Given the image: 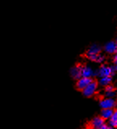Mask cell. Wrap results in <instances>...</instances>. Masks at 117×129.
I'll return each instance as SVG.
<instances>
[{
  "label": "cell",
  "instance_id": "cell-15",
  "mask_svg": "<svg viewBox=\"0 0 117 129\" xmlns=\"http://www.w3.org/2000/svg\"><path fill=\"white\" fill-rule=\"evenodd\" d=\"M113 62H114L115 64H117V53H115L113 56Z\"/></svg>",
  "mask_w": 117,
  "mask_h": 129
},
{
  "label": "cell",
  "instance_id": "cell-20",
  "mask_svg": "<svg viewBox=\"0 0 117 129\" xmlns=\"http://www.w3.org/2000/svg\"><path fill=\"white\" fill-rule=\"evenodd\" d=\"M115 42H117V38H116V40H115Z\"/></svg>",
  "mask_w": 117,
  "mask_h": 129
},
{
  "label": "cell",
  "instance_id": "cell-2",
  "mask_svg": "<svg viewBox=\"0 0 117 129\" xmlns=\"http://www.w3.org/2000/svg\"><path fill=\"white\" fill-rule=\"evenodd\" d=\"M98 82L95 80H91L90 83L82 91V94L86 98H90L96 93L98 89Z\"/></svg>",
  "mask_w": 117,
  "mask_h": 129
},
{
  "label": "cell",
  "instance_id": "cell-5",
  "mask_svg": "<svg viewBox=\"0 0 117 129\" xmlns=\"http://www.w3.org/2000/svg\"><path fill=\"white\" fill-rule=\"evenodd\" d=\"M82 76L92 79L93 76H95V70H94L89 65H82Z\"/></svg>",
  "mask_w": 117,
  "mask_h": 129
},
{
  "label": "cell",
  "instance_id": "cell-11",
  "mask_svg": "<svg viewBox=\"0 0 117 129\" xmlns=\"http://www.w3.org/2000/svg\"><path fill=\"white\" fill-rule=\"evenodd\" d=\"M113 112H114V110L113 109H102L101 117L103 118L104 120L110 119L111 117L113 115Z\"/></svg>",
  "mask_w": 117,
  "mask_h": 129
},
{
  "label": "cell",
  "instance_id": "cell-12",
  "mask_svg": "<svg viewBox=\"0 0 117 129\" xmlns=\"http://www.w3.org/2000/svg\"><path fill=\"white\" fill-rule=\"evenodd\" d=\"M112 80V76H103V77H99V80H98V83L99 85L106 87L108 84H110L111 83Z\"/></svg>",
  "mask_w": 117,
  "mask_h": 129
},
{
  "label": "cell",
  "instance_id": "cell-9",
  "mask_svg": "<svg viewBox=\"0 0 117 129\" xmlns=\"http://www.w3.org/2000/svg\"><path fill=\"white\" fill-rule=\"evenodd\" d=\"M86 58H88L90 61L97 62V63H103L106 60L105 56L102 53L93 54V55H89V56H86Z\"/></svg>",
  "mask_w": 117,
  "mask_h": 129
},
{
  "label": "cell",
  "instance_id": "cell-19",
  "mask_svg": "<svg viewBox=\"0 0 117 129\" xmlns=\"http://www.w3.org/2000/svg\"><path fill=\"white\" fill-rule=\"evenodd\" d=\"M115 92H116V96H117V89L115 90Z\"/></svg>",
  "mask_w": 117,
  "mask_h": 129
},
{
  "label": "cell",
  "instance_id": "cell-4",
  "mask_svg": "<svg viewBox=\"0 0 117 129\" xmlns=\"http://www.w3.org/2000/svg\"><path fill=\"white\" fill-rule=\"evenodd\" d=\"M103 50L108 54H115L117 51V42L115 41H109L104 44Z\"/></svg>",
  "mask_w": 117,
  "mask_h": 129
},
{
  "label": "cell",
  "instance_id": "cell-3",
  "mask_svg": "<svg viewBox=\"0 0 117 129\" xmlns=\"http://www.w3.org/2000/svg\"><path fill=\"white\" fill-rule=\"evenodd\" d=\"M99 106L102 109H114L116 106V101L114 98H104L99 102Z\"/></svg>",
  "mask_w": 117,
  "mask_h": 129
},
{
  "label": "cell",
  "instance_id": "cell-14",
  "mask_svg": "<svg viewBox=\"0 0 117 129\" xmlns=\"http://www.w3.org/2000/svg\"><path fill=\"white\" fill-rule=\"evenodd\" d=\"M104 96L106 98H114L116 96V92L115 91H110V92H104Z\"/></svg>",
  "mask_w": 117,
  "mask_h": 129
},
{
  "label": "cell",
  "instance_id": "cell-13",
  "mask_svg": "<svg viewBox=\"0 0 117 129\" xmlns=\"http://www.w3.org/2000/svg\"><path fill=\"white\" fill-rule=\"evenodd\" d=\"M109 124L112 127H117V108L114 110L112 116L109 119Z\"/></svg>",
  "mask_w": 117,
  "mask_h": 129
},
{
  "label": "cell",
  "instance_id": "cell-17",
  "mask_svg": "<svg viewBox=\"0 0 117 129\" xmlns=\"http://www.w3.org/2000/svg\"><path fill=\"white\" fill-rule=\"evenodd\" d=\"M107 129H114V127H111V126H108Z\"/></svg>",
  "mask_w": 117,
  "mask_h": 129
},
{
  "label": "cell",
  "instance_id": "cell-8",
  "mask_svg": "<svg viewBox=\"0 0 117 129\" xmlns=\"http://www.w3.org/2000/svg\"><path fill=\"white\" fill-rule=\"evenodd\" d=\"M102 50H103V48L98 45V44H92V45L90 46L88 49H87L86 52V56L102 53Z\"/></svg>",
  "mask_w": 117,
  "mask_h": 129
},
{
  "label": "cell",
  "instance_id": "cell-6",
  "mask_svg": "<svg viewBox=\"0 0 117 129\" xmlns=\"http://www.w3.org/2000/svg\"><path fill=\"white\" fill-rule=\"evenodd\" d=\"M92 80L91 78H87V77H80L78 80H77L76 82V88L77 89L82 91L88 84L90 83V81Z\"/></svg>",
  "mask_w": 117,
  "mask_h": 129
},
{
  "label": "cell",
  "instance_id": "cell-21",
  "mask_svg": "<svg viewBox=\"0 0 117 129\" xmlns=\"http://www.w3.org/2000/svg\"><path fill=\"white\" fill-rule=\"evenodd\" d=\"M116 53H117V51H116Z\"/></svg>",
  "mask_w": 117,
  "mask_h": 129
},
{
  "label": "cell",
  "instance_id": "cell-10",
  "mask_svg": "<svg viewBox=\"0 0 117 129\" xmlns=\"http://www.w3.org/2000/svg\"><path fill=\"white\" fill-rule=\"evenodd\" d=\"M105 123L104 119L102 117H95L94 119L91 121L90 125L92 128L94 129H98L100 127H102Z\"/></svg>",
  "mask_w": 117,
  "mask_h": 129
},
{
  "label": "cell",
  "instance_id": "cell-1",
  "mask_svg": "<svg viewBox=\"0 0 117 129\" xmlns=\"http://www.w3.org/2000/svg\"><path fill=\"white\" fill-rule=\"evenodd\" d=\"M115 67H111V66L106 64H102L97 70H95V76H112L115 74Z\"/></svg>",
  "mask_w": 117,
  "mask_h": 129
},
{
  "label": "cell",
  "instance_id": "cell-7",
  "mask_svg": "<svg viewBox=\"0 0 117 129\" xmlns=\"http://www.w3.org/2000/svg\"><path fill=\"white\" fill-rule=\"evenodd\" d=\"M70 76L74 80H78L80 77H82V64H76L71 68Z\"/></svg>",
  "mask_w": 117,
  "mask_h": 129
},
{
  "label": "cell",
  "instance_id": "cell-18",
  "mask_svg": "<svg viewBox=\"0 0 117 129\" xmlns=\"http://www.w3.org/2000/svg\"><path fill=\"white\" fill-rule=\"evenodd\" d=\"M115 71H117V64H115Z\"/></svg>",
  "mask_w": 117,
  "mask_h": 129
},
{
  "label": "cell",
  "instance_id": "cell-16",
  "mask_svg": "<svg viewBox=\"0 0 117 129\" xmlns=\"http://www.w3.org/2000/svg\"><path fill=\"white\" fill-rule=\"evenodd\" d=\"M107 127H108V126H107V125L104 123V124L103 125V126H102V127H100L98 128V129H107Z\"/></svg>",
  "mask_w": 117,
  "mask_h": 129
}]
</instances>
